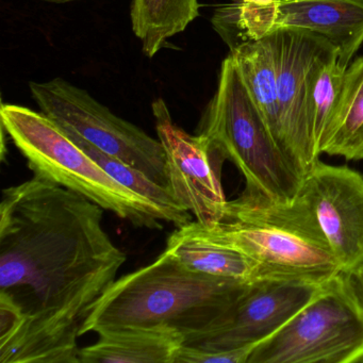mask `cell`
<instances>
[{"mask_svg":"<svg viewBox=\"0 0 363 363\" xmlns=\"http://www.w3.org/2000/svg\"><path fill=\"white\" fill-rule=\"evenodd\" d=\"M230 55L255 105L284 152L278 109L275 31L263 39L240 44L230 50Z\"/></svg>","mask_w":363,"mask_h":363,"instance_id":"9a60e30c","label":"cell"},{"mask_svg":"<svg viewBox=\"0 0 363 363\" xmlns=\"http://www.w3.org/2000/svg\"><path fill=\"white\" fill-rule=\"evenodd\" d=\"M297 28L325 38L347 69L363 44V0H279L277 29Z\"/></svg>","mask_w":363,"mask_h":363,"instance_id":"7c38bea8","label":"cell"},{"mask_svg":"<svg viewBox=\"0 0 363 363\" xmlns=\"http://www.w3.org/2000/svg\"><path fill=\"white\" fill-rule=\"evenodd\" d=\"M255 347L256 345H248L233 350L207 352L182 345L174 359V363H248Z\"/></svg>","mask_w":363,"mask_h":363,"instance_id":"44dd1931","label":"cell"},{"mask_svg":"<svg viewBox=\"0 0 363 363\" xmlns=\"http://www.w3.org/2000/svg\"><path fill=\"white\" fill-rule=\"evenodd\" d=\"M199 16V0L131 1V26L148 58L156 56L167 40L186 30Z\"/></svg>","mask_w":363,"mask_h":363,"instance_id":"2e32d148","label":"cell"},{"mask_svg":"<svg viewBox=\"0 0 363 363\" xmlns=\"http://www.w3.org/2000/svg\"><path fill=\"white\" fill-rule=\"evenodd\" d=\"M275 50L282 147L303 180L320 160L314 155L310 124L312 75L323 58L337 50L325 38L297 28L277 29Z\"/></svg>","mask_w":363,"mask_h":363,"instance_id":"9c48e42d","label":"cell"},{"mask_svg":"<svg viewBox=\"0 0 363 363\" xmlns=\"http://www.w3.org/2000/svg\"><path fill=\"white\" fill-rule=\"evenodd\" d=\"M328 280L290 276L258 278L216 322L203 330L184 335V345L207 352L257 345L301 311Z\"/></svg>","mask_w":363,"mask_h":363,"instance_id":"ba28073f","label":"cell"},{"mask_svg":"<svg viewBox=\"0 0 363 363\" xmlns=\"http://www.w3.org/2000/svg\"><path fill=\"white\" fill-rule=\"evenodd\" d=\"M209 226L258 263L264 276L326 281L342 273L315 216L298 195L284 203L244 190Z\"/></svg>","mask_w":363,"mask_h":363,"instance_id":"3957f363","label":"cell"},{"mask_svg":"<svg viewBox=\"0 0 363 363\" xmlns=\"http://www.w3.org/2000/svg\"><path fill=\"white\" fill-rule=\"evenodd\" d=\"M343 274L350 291L363 310V263L348 273Z\"/></svg>","mask_w":363,"mask_h":363,"instance_id":"7402d4cb","label":"cell"},{"mask_svg":"<svg viewBox=\"0 0 363 363\" xmlns=\"http://www.w3.org/2000/svg\"><path fill=\"white\" fill-rule=\"evenodd\" d=\"M248 363H363V310L344 274L257 344Z\"/></svg>","mask_w":363,"mask_h":363,"instance_id":"8992f818","label":"cell"},{"mask_svg":"<svg viewBox=\"0 0 363 363\" xmlns=\"http://www.w3.org/2000/svg\"><path fill=\"white\" fill-rule=\"evenodd\" d=\"M346 69L337 62V52L323 58L316 65L309 91V113L313 152L318 158L328 138L343 89Z\"/></svg>","mask_w":363,"mask_h":363,"instance_id":"ffe728a7","label":"cell"},{"mask_svg":"<svg viewBox=\"0 0 363 363\" xmlns=\"http://www.w3.org/2000/svg\"><path fill=\"white\" fill-rule=\"evenodd\" d=\"M104 211L37 175L3 191L0 295L24 325L0 345V363H79L86 320L127 259L104 228Z\"/></svg>","mask_w":363,"mask_h":363,"instance_id":"6da1fadb","label":"cell"},{"mask_svg":"<svg viewBox=\"0 0 363 363\" xmlns=\"http://www.w3.org/2000/svg\"><path fill=\"white\" fill-rule=\"evenodd\" d=\"M297 195L315 216L342 273L363 263L362 174L318 160Z\"/></svg>","mask_w":363,"mask_h":363,"instance_id":"8fae6325","label":"cell"},{"mask_svg":"<svg viewBox=\"0 0 363 363\" xmlns=\"http://www.w3.org/2000/svg\"><path fill=\"white\" fill-rule=\"evenodd\" d=\"M278 4L279 0H235L216 10L212 24L231 50L277 30Z\"/></svg>","mask_w":363,"mask_h":363,"instance_id":"d6986e66","label":"cell"},{"mask_svg":"<svg viewBox=\"0 0 363 363\" xmlns=\"http://www.w3.org/2000/svg\"><path fill=\"white\" fill-rule=\"evenodd\" d=\"M152 108L167 156L169 189L195 220L218 224L228 201L220 182L224 159L212 152L201 135H190L176 125L162 99H157Z\"/></svg>","mask_w":363,"mask_h":363,"instance_id":"30bf717a","label":"cell"},{"mask_svg":"<svg viewBox=\"0 0 363 363\" xmlns=\"http://www.w3.org/2000/svg\"><path fill=\"white\" fill-rule=\"evenodd\" d=\"M29 89L41 112L59 126L169 189L167 156L160 140L118 118L88 91L63 78L30 82Z\"/></svg>","mask_w":363,"mask_h":363,"instance_id":"52a82bcc","label":"cell"},{"mask_svg":"<svg viewBox=\"0 0 363 363\" xmlns=\"http://www.w3.org/2000/svg\"><path fill=\"white\" fill-rule=\"evenodd\" d=\"M65 130L80 148L93 160L96 161L116 182L160 207L169 216L171 224L180 227L192 220V214L177 201L169 189L157 184L145 174L127 164L124 161L106 154L77 133L67 129Z\"/></svg>","mask_w":363,"mask_h":363,"instance_id":"ac0fdd59","label":"cell"},{"mask_svg":"<svg viewBox=\"0 0 363 363\" xmlns=\"http://www.w3.org/2000/svg\"><path fill=\"white\" fill-rule=\"evenodd\" d=\"M94 344L80 348L79 363H174L184 335L162 328H116L97 333Z\"/></svg>","mask_w":363,"mask_h":363,"instance_id":"5bb4252c","label":"cell"},{"mask_svg":"<svg viewBox=\"0 0 363 363\" xmlns=\"http://www.w3.org/2000/svg\"><path fill=\"white\" fill-rule=\"evenodd\" d=\"M164 252L190 271L216 277L252 282L265 277L258 263L197 220L177 227Z\"/></svg>","mask_w":363,"mask_h":363,"instance_id":"4fadbf2b","label":"cell"},{"mask_svg":"<svg viewBox=\"0 0 363 363\" xmlns=\"http://www.w3.org/2000/svg\"><path fill=\"white\" fill-rule=\"evenodd\" d=\"M1 126L35 175L84 195L138 228L160 230L169 216L127 189L80 148L43 112L3 104Z\"/></svg>","mask_w":363,"mask_h":363,"instance_id":"277c9868","label":"cell"},{"mask_svg":"<svg viewBox=\"0 0 363 363\" xmlns=\"http://www.w3.org/2000/svg\"><path fill=\"white\" fill-rule=\"evenodd\" d=\"M199 135L212 152L238 167L247 192L284 203L296 199L303 177L274 139L231 55L223 61Z\"/></svg>","mask_w":363,"mask_h":363,"instance_id":"5b68a950","label":"cell"},{"mask_svg":"<svg viewBox=\"0 0 363 363\" xmlns=\"http://www.w3.org/2000/svg\"><path fill=\"white\" fill-rule=\"evenodd\" d=\"M323 154L363 161V57L348 65Z\"/></svg>","mask_w":363,"mask_h":363,"instance_id":"e0dca14e","label":"cell"},{"mask_svg":"<svg viewBox=\"0 0 363 363\" xmlns=\"http://www.w3.org/2000/svg\"><path fill=\"white\" fill-rule=\"evenodd\" d=\"M45 3L57 4V5H62V4L75 3V1H82V0H41Z\"/></svg>","mask_w":363,"mask_h":363,"instance_id":"603a6c76","label":"cell"},{"mask_svg":"<svg viewBox=\"0 0 363 363\" xmlns=\"http://www.w3.org/2000/svg\"><path fill=\"white\" fill-rule=\"evenodd\" d=\"M250 284L190 271L163 252L116 280L86 320L84 335L135 327L169 329L184 337L216 322Z\"/></svg>","mask_w":363,"mask_h":363,"instance_id":"7a4b0ae2","label":"cell"}]
</instances>
